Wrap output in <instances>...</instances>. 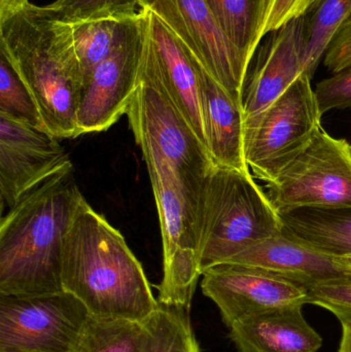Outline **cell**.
Wrapping results in <instances>:
<instances>
[{"instance_id": "1", "label": "cell", "mask_w": 351, "mask_h": 352, "mask_svg": "<svg viewBox=\"0 0 351 352\" xmlns=\"http://www.w3.org/2000/svg\"><path fill=\"white\" fill-rule=\"evenodd\" d=\"M73 165L33 188L0 223V295L64 292L62 254L66 236L84 200Z\"/></svg>"}, {"instance_id": "2", "label": "cell", "mask_w": 351, "mask_h": 352, "mask_svg": "<svg viewBox=\"0 0 351 352\" xmlns=\"http://www.w3.org/2000/svg\"><path fill=\"white\" fill-rule=\"evenodd\" d=\"M0 55L30 91L47 132L57 138L80 136L84 76L73 26L47 6L29 3L0 22Z\"/></svg>"}, {"instance_id": "3", "label": "cell", "mask_w": 351, "mask_h": 352, "mask_svg": "<svg viewBox=\"0 0 351 352\" xmlns=\"http://www.w3.org/2000/svg\"><path fill=\"white\" fill-rule=\"evenodd\" d=\"M62 285L89 314L144 322L159 307L139 261L119 230L91 207H78L62 254Z\"/></svg>"}, {"instance_id": "4", "label": "cell", "mask_w": 351, "mask_h": 352, "mask_svg": "<svg viewBox=\"0 0 351 352\" xmlns=\"http://www.w3.org/2000/svg\"><path fill=\"white\" fill-rule=\"evenodd\" d=\"M197 221L201 274L282 233L280 212L251 173L216 165L202 184Z\"/></svg>"}, {"instance_id": "5", "label": "cell", "mask_w": 351, "mask_h": 352, "mask_svg": "<svg viewBox=\"0 0 351 352\" xmlns=\"http://www.w3.org/2000/svg\"><path fill=\"white\" fill-rule=\"evenodd\" d=\"M152 184L160 221L163 278L160 305L190 310L201 276L198 258V202L200 190L189 184L148 144H139Z\"/></svg>"}, {"instance_id": "6", "label": "cell", "mask_w": 351, "mask_h": 352, "mask_svg": "<svg viewBox=\"0 0 351 352\" xmlns=\"http://www.w3.org/2000/svg\"><path fill=\"white\" fill-rule=\"evenodd\" d=\"M311 78L301 76L265 111L245 121V160L251 175L272 182L321 130Z\"/></svg>"}, {"instance_id": "7", "label": "cell", "mask_w": 351, "mask_h": 352, "mask_svg": "<svg viewBox=\"0 0 351 352\" xmlns=\"http://www.w3.org/2000/svg\"><path fill=\"white\" fill-rule=\"evenodd\" d=\"M126 115L138 146L148 144L191 186L201 190L214 165L212 157L144 61Z\"/></svg>"}, {"instance_id": "8", "label": "cell", "mask_w": 351, "mask_h": 352, "mask_svg": "<svg viewBox=\"0 0 351 352\" xmlns=\"http://www.w3.org/2000/svg\"><path fill=\"white\" fill-rule=\"evenodd\" d=\"M266 192L280 213L351 207V144L321 128L310 144L267 182Z\"/></svg>"}, {"instance_id": "9", "label": "cell", "mask_w": 351, "mask_h": 352, "mask_svg": "<svg viewBox=\"0 0 351 352\" xmlns=\"http://www.w3.org/2000/svg\"><path fill=\"white\" fill-rule=\"evenodd\" d=\"M88 316L86 306L65 291L0 295V352H71Z\"/></svg>"}, {"instance_id": "10", "label": "cell", "mask_w": 351, "mask_h": 352, "mask_svg": "<svg viewBox=\"0 0 351 352\" xmlns=\"http://www.w3.org/2000/svg\"><path fill=\"white\" fill-rule=\"evenodd\" d=\"M148 31V12L140 8L115 51L84 85L78 111V135L106 131L128 107L138 87Z\"/></svg>"}, {"instance_id": "11", "label": "cell", "mask_w": 351, "mask_h": 352, "mask_svg": "<svg viewBox=\"0 0 351 352\" xmlns=\"http://www.w3.org/2000/svg\"><path fill=\"white\" fill-rule=\"evenodd\" d=\"M140 8L156 14L231 95L242 100L251 63L223 32L205 0H140Z\"/></svg>"}, {"instance_id": "12", "label": "cell", "mask_w": 351, "mask_h": 352, "mask_svg": "<svg viewBox=\"0 0 351 352\" xmlns=\"http://www.w3.org/2000/svg\"><path fill=\"white\" fill-rule=\"evenodd\" d=\"M202 276V293L218 306L228 328L255 314L309 302L304 285L256 267L218 265Z\"/></svg>"}, {"instance_id": "13", "label": "cell", "mask_w": 351, "mask_h": 352, "mask_svg": "<svg viewBox=\"0 0 351 352\" xmlns=\"http://www.w3.org/2000/svg\"><path fill=\"white\" fill-rule=\"evenodd\" d=\"M58 140L0 115V195L10 208L33 188L72 166Z\"/></svg>"}, {"instance_id": "14", "label": "cell", "mask_w": 351, "mask_h": 352, "mask_svg": "<svg viewBox=\"0 0 351 352\" xmlns=\"http://www.w3.org/2000/svg\"><path fill=\"white\" fill-rule=\"evenodd\" d=\"M146 12L148 31L142 61L207 148L197 58L156 14Z\"/></svg>"}, {"instance_id": "15", "label": "cell", "mask_w": 351, "mask_h": 352, "mask_svg": "<svg viewBox=\"0 0 351 352\" xmlns=\"http://www.w3.org/2000/svg\"><path fill=\"white\" fill-rule=\"evenodd\" d=\"M306 16L278 30L260 47L242 92L245 121L265 111L305 72Z\"/></svg>"}, {"instance_id": "16", "label": "cell", "mask_w": 351, "mask_h": 352, "mask_svg": "<svg viewBox=\"0 0 351 352\" xmlns=\"http://www.w3.org/2000/svg\"><path fill=\"white\" fill-rule=\"evenodd\" d=\"M206 146L216 166L251 173L245 153L242 100L231 95L197 59Z\"/></svg>"}, {"instance_id": "17", "label": "cell", "mask_w": 351, "mask_h": 352, "mask_svg": "<svg viewBox=\"0 0 351 352\" xmlns=\"http://www.w3.org/2000/svg\"><path fill=\"white\" fill-rule=\"evenodd\" d=\"M229 264L264 269L305 287L351 276L338 258L317 252L284 233L251 246Z\"/></svg>"}, {"instance_id": "18", "label": "cell", "mask_w": 351, "mask_h": 352, "mask_svg": "<svg viewBox=\"0 0 351 352\" xmlns=\"http://www.w3.org/2000/svg\"><path fill=\"white\" fill-rule=\"evenodd\" d=\"M229 329V338L238 352H317L323 345L301 305L255 314Z\"/></svg>"}, {"instance_id": "19", "label": "cell", "mask_w": 351, "mask_h": 352, "mask_svg": "<svg viewBox=\"0 0 351 352\" xmlns=\"http://www.w3.org/2000/svg\"><path fill=\"white\" fill-rule=\"evenodd\" d=\"M280 214L284 235L335 258L351 256V207H302Z\"/></svg>"}, {"instance_id": "20", "label": "cell", "mask_w": 351, "mask_h": 352, "mask_svg": "<svg viewBox=\"0 0 351 352\" xmlns=\"http://www.w3.org/2000/svg\"><path fill=\"white\" fill-rule=\"evenodd\" d=\"M229 41L251 63L262 41L267 0H205Z\"/></svg>"}, {"instance_id": "21", "label": "cell", "mask_w": 351, "mask_h": 352, "mask_svg": "<svg viewBox=\"0 0 351 352\" xmlns=\"http://www.w3.org/2000/svg\"><path fill=\"white\" fill-rule=\"evenodd\" d=\"M144 324L89 314L71 352H141Z\"/></svg>"}, {"instance_id": "22", "label": "cell", "mask_w": 351, "mask_h": 352, "mask_svg": "<svg viewBox=\"0 0 351 352\" xmlns=\"http://www.w3.org/2000/svg\"><path fill=\"white\" fill-rule=\"evenodd\" d=\"M306 16L304 74L313 78L338 31L351 16V0H315Z\"/></svg>"}, {"instance_id": "23", "label": "cell", "mask_w": 351, "mask_h": 352, "mask_svg": "<svg viewBox=\"0 0 351 352\" xmlns=\"http://www.w3.org/2000/svg\"><path fill=\"white\" fill-rule=\"evenodd\" d=\"M142 324L141 352H200L185 308L159 304Z\"/></svg>"}, {"instance_id": "24", "label": "cell", "mask_w": 351, "mask_h": 352, "mask_svg": "<svg viewBox=\"0 0 351 352\" xmlns=\"http://www.w3.org/2000/svg\"><path fill=\"white\" fill-rule=\"evenodd\" d=\"M134 16L100 19L72 25L76 54L84 76V85L95 68L102 63L120 45Z\"/></svg>"}, {"instance_id": "25", "label": "cell", "mask_w": 351, "mask_h": 352, "mask_svg": "<svg viewBox=\"0 0 351 352\" xmlns=\"http://www.w3.org/2000/svg\"><path fill=\"white\" fill-rule=\"evenodd\" d=\"M0 115L47 132L30 91L0 55Z\"/></svg>"}, {"instance_id": "26", "label": "cell", "mask_w": 351, "mask_h": 352, "mask_svg": "<svg viewBox=\"0 0 351 352\" xmlns=\"http://www.w3.org/2000/svg\"><path fill=\"white\" fill-rule=\"evenodd\" d=\"M47 8L69 24L109 18H131L140 0H55Z\"/></svg>"}, {"instance_id": "27", "label": "cell", "mask_w": 351, "mask_h": 352, "mask_svg": "<svg viewBox=\"0 0 351 352\" xmlns=\"http://www.w3.org/2000/svg\"><path fill=\"white\" fill-rule=\"evenodd\" d=\"M307 289L308 304L329 310L340 322H351V276L317 283Z\"/></svg>"}, {"instance_id": "28", "label": "cell", "mask_w": 351, "mask_h": 352, "mask_svg": "<svg viewBox=\"0 0 351 352\" xmlns=\"http://www.w3.org/2000/svg\"><path fill=\"white\" fill-rule=\"evenodd\" d=\"M315 93L321 116L332 109H351V66L321 80Z\"/></svg>"}, {"instance_id": "29", "label": "cell", "mask_w": 351, "mask_h": 352, "mask_svg": "<svg viewBox=\"0 0 351 352\" xmlns=\"http://www.w3.org/2000/svg\"><path fill=\"white\" fill-rule=\"evenodd\" d=\"M315 0H267L262 38L290 21L305 16Z\"/></svg>"}, {"instance_id": "30", "label": "cell", "mask_w": 351, "mask_h": 352, "mask_svg": "<svg viewBox=\"0 0 351 352\" xmlns=\"http://www.w3.org/2000/svg\"><path fill=\"white\" fill-rule=\"evenodd\" d=\"M325 65L334 74L351 66V16L344 23L329 45L325 55Z\"/></svg>"}, {"instance_id": "31", "label": "cell", "mask_w": 351, "mask_h": 352, "mask_svg": "<svg viewBox=\"0 0 351 352\" xmlns=\"http://www.w3.org/2000/svg\"><path fill=\"white\" fill-rule=\"evenodd\" d=\"M29 3V0H0V22H3Z\"/></svg>"}, {"instance_id": "32", "label": "cell", "mask_w": 351, "mask_h": 352, "mask_svg": "<svg viewBox=\"0 0 351 352\" xmlns=\"http://www.w3.org/2000/svg\"><path fill=\"white\" fill-rule=\"evenodd\" d=\"M342 336L338 352H351V322H341Z\"/></svg>"}, {"instance_id": "33", "label": "cell", "mask_w": 351, "mask_h": 352, "mask_svg": "<svg viewBox=\"0 0 351 352\" xmlns=\"http://www.w3.org/2000/svg\"><path fill=\"white\" fill-rule=\"evenodd\" d=\"M338 260L348 270V274L351 275V256H341V258H338Z\"/></svg>"}]
</instances>
